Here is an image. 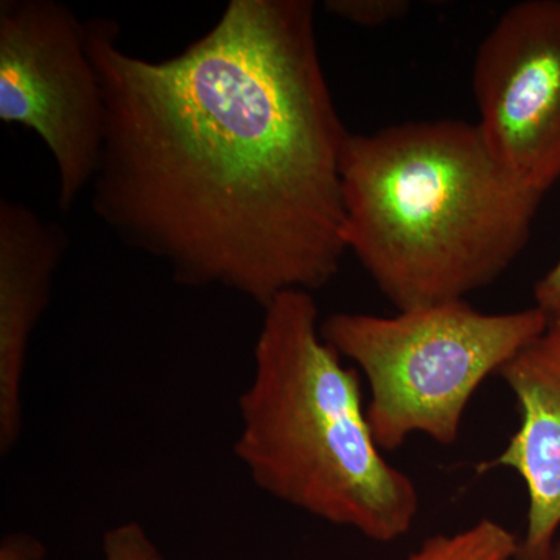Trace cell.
I'll return each instance as SVG.
<instances>
[{"instance_id":"3","label":"cell","mask_w":560,"mask_h":560,"mask_svg":"<svg viewBox=\"0 0 560 560\" xmlns=\"http://www.w3.org/2000/svg\"><path fill=\"white\" fill-rule=\"evenodd\" d=\"M234 452L272 499L377 544L410 533L419 490L372 433L361 374L320 334L311 291L265 305Z\"/></svg>"},{"instance_id":"13","label":"cell","mask_w":560,"mask_h":560,"mask_svg":"<svg viewBox=\"0 0 560 560\" xmlns=\"http://www.w3.org/2000/svg\"><path fill=\"white\" fill-rule=\"evenodd\" d=\"M43 558V547L32 537L9 536L2 544L0 560H39Z\"/></svg>"},{"instance_id":"6","label":"cell","mask_w":560,"mask_h":560,"mask_svg":"<svg viewBox=\"0 0 560 560\" xmlns=\"http://www.w3.org/2000/svg\"><path fill=\"white\" fill-rule=\"evenodd\" d=\"M471 86L486 145L545 197L560 179V0L504 11L478 47Z\"/></svg>"},{"instance_id":"10","label":"cell","mask_w":560,"mask_h":560,"mask_svg":"<svg viewBox=\"0 0 560 560\" xmlns=\"http://www.w3.org/2000/svg\"><path fill=\"white\" fill-rule=\"evenodd\" d=\"M324 9L359 27L377 28L407 16L408 0H327Z\"/></svg>"},{"instance_id":"7","label":"cell","mask_w":560,"mask_h":560,"mask_svg":"<svg viewBox=\"0 0 560 560\" xmlns=\"http://www.w3.org/2000/svg\"><path fill=\"white\" fill-rule=\"evenodd\" d=\"M521 427L482 470H514L528 490L526 529L515 560H555L560 528V319L504 364Z\"/></svg>"},{"instance_id":"8","label":"cell","mask_w":560,"mask_h":560,"mask_svg":"<svg viewBox=\"0 0 560 560\" xmlns=\"http://www.w3.org/2000/svg\"><path fill=\"white\" fill-rule=\"evenodd\" d=\"M69 241L65 228L24 202L0 201V451L24 425L25 363Z\"/></svg>"},{"instance_id":"1","label":"cell","mask_w":560,"mask_h":560,"mask_svg":"<svg viewBox=\"0 0 560 560\" xmlns=\"http://www.w3.org/2000/svg\"><path fill=\"white\" fill-rule=\"evenodd\" d=\"M315 11L312 0H231L208 33L161 61L125 51L116 21L86 22L106 105L92 212L180 285L232 290L264 308L340 271L350 132Z\"/></svg>"},{"instance_id":"9","label":"cell","mask_w":560,"mask_h":560,"mask_svg":"<svg viewBox=\"0 0 560 560\" xmlns=\"http://www.w3.org/2000/svg\"><path fill=\"white\" fill-rule=\"evenodd\" d=\"M517 548L518 537L506 526L481 518L458 533L429 537L404 560H515Z\"/></svg>"},{"instance_id":"5","label":"cell","mask_w":560,"mask_h":560,"mask_svg":"<svg viewBox=\"0 0 560 560\" xmlns=\"http://www.w3.org/2000/svg\"><path fill=\"white\" fill-rule=\"evenodd\" d=\"M0 120L46 143L58 173V208L72 209L101 164L106 105L86 22L65 3L0 2Z\"/></svg>"},{"instance_id":"11","label":"cell","mask_w":560,"mask_h":560,"mask_svg":"<svg viewBox=\"0 0 560 560\" xmlns=\"http://www.w3.org/2000/svg\"><path fill=\"white\" fill-rule=\"evenodd\" d=\"M101 560H165L149 533L136 522H125L106 530Z\"/></svg>"},{"instance_id":"4","label":"cell","mask_w":560,"mask_h":560,"mask_svg":"<svg viewBox=\"0 0 560 560\" xmlns=\"http://www.w3.org/2000/svg\"><path fill=\"white\" fill-rule=\"evenodd\" d=\"M548 323L534 305L485 313L455 300L393 316L334 313L320 320V334L366 378L372 433L383 452H394L412 434L456 444L475 393Z\"/></svg>"},{"instance_id":"2","label":"cell","mask_w":560,"mask_h":560,"mask_svg":"<svg viewBox=\"0 0 560 560\" xmlns=\"http://www.w3.org/2000/svg\"><path fill=\"white\" fill-rule=\"evenodd\" d=\"M541 200L471 121H401L346 143V248L397 311L495 282L528 245Z\"/></svg>"},{"instance_id":"12","label":"cell","mask_w":560,"mask_h":560,"mask_svg":"<svg viewBox=\"0 0 560 560\" xmlns=\"http://www.w3.org/2000/svg\"><path fill=\"white\" fill-rule=\"evenodd\" d=\"M534 307L544 312L550 320L560 319V259L534 285Z\"/></svg>"},{"instance_id":"14","label":"cell","mask_w":560,"mask_h":560,"mask_svg":"<svg viewBox=\"0 0 560 560\" xmlns=\"http://www.w3.org/2000/svg\"><path fill=\"white\" fill-rule=\"evenodd\" d=\"M555 560H560V539H558V541H556Z\"/></svg>"}]
</instances>
